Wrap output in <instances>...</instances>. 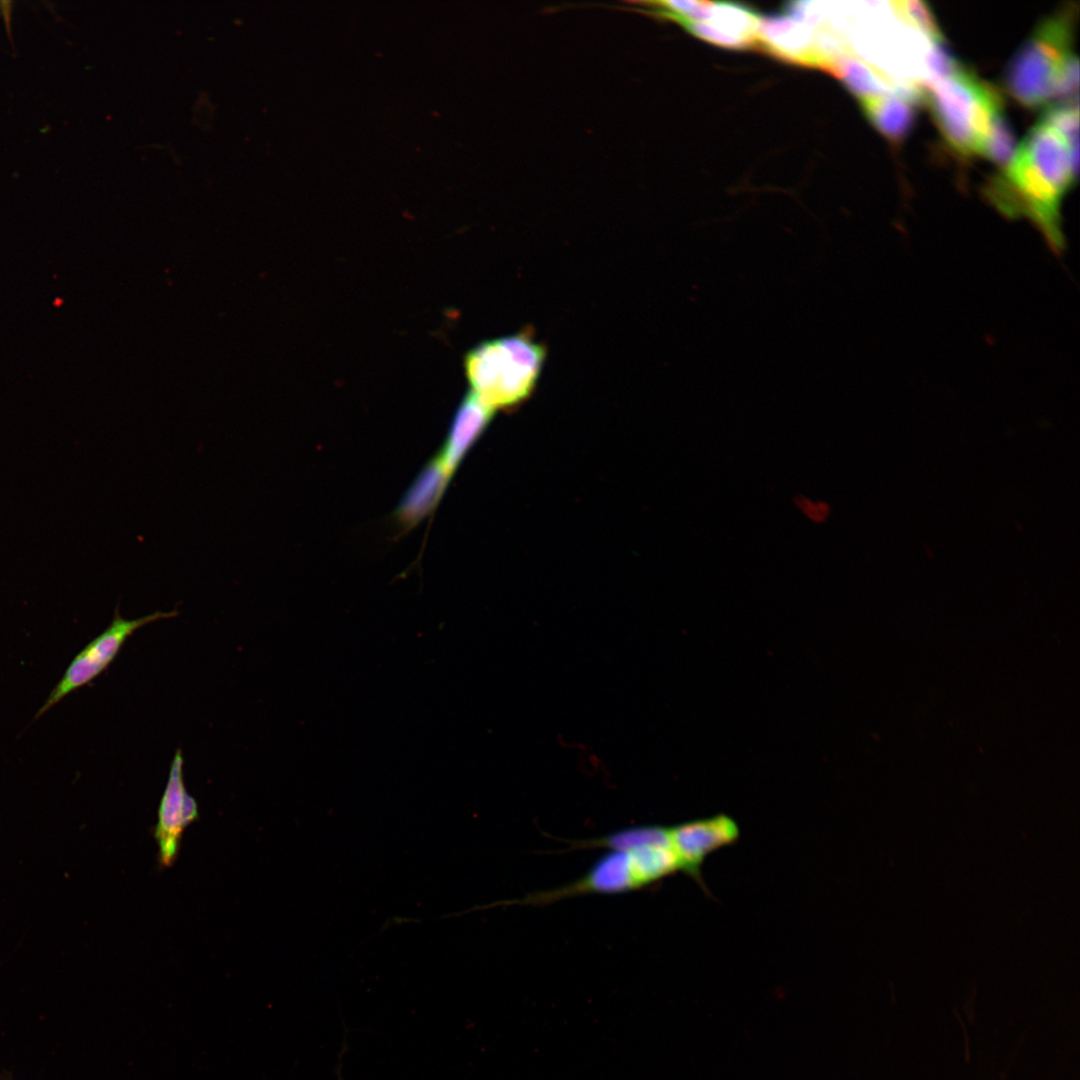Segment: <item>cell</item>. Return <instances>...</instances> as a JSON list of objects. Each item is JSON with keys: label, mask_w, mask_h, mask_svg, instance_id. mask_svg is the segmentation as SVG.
<instances>
[{"label": "cell", "mask_w": 1080, "mask_h": 1080, "mask_svg": "<svg viewBox=\"0 0 1080 1080\" xmlns=\"http://www.w3.org/2000/svg\"><path fill=\"white\" fill-rule=\"evenodd\" d=\"M1015 153V137L1002 112L993 121L984 155L1004 168Z\"/></svg>", "instance_id": "cell-16"}, {"label": "cell", "mask_w": 1080, "mask_h": 1080, "mask_svg": "<svg viewBox=\"0 0 1080 1080\" xmlns=\"http://www.w3.org/2000/svg\"><path fill=\"white\" fill-rule=\"evenodd\" d=\"M178 615L171 612L156 611L137 619H124L118 609L110 625L89 642L70 662L63 676L50 692L34 720L48 712L62 699L79 688L89 684L104 672L114 661L128 638L141 627Z\"/></svg>", "instance_id": "cell-6"}, {"label": "cell", "mask_w": 1080, "mask_h": 1080, "mask_svg": "<svg viewBox=\"0 0 1080 1080\" xmlns=\"http://www.w3.org/2000/svg\"><path fill=\"white\" fill-rule=\"evenodd\" d=\"M757 43L791 64L820 68L823 61L817 29L784 13L760 19Z\"/></svg>", "instance_id": "cell-9"}, {"label": "cell", "mask_w": 1080, "mask_h": 1080, "mask_svg": "<svg viewBox=\"0 0 1080 1080\" xmlns=\"http://www.w3.org/2000/svg\"><path fill=\"white\" fill-rule=\"evenodd\" d=\"M1042 121L1054 128L1067 142L1072 160L1078 166L1079 157V109L1078 103L1054 105L1043 115Z\"/></svg>", "instance_id": "cell-14"}, {"label": "cell", "mask_w": 1080, "mask_h": 1080, "mask_svg": "<svg viewBox=\"0 0 1080 1080\" xmlns=\"http://www.w3.org/2000/svg\"><path fill=\"white\" fill-rule=\"evenodd\" d=\"M1077 172L1067 142L1041 120L1025 136L1003 173L988 185L986 194L1002 214L1029 219L1050 249L1061 253L1065 247L1061 202Z\"/></svg>", "instance_id": "cell-1"}, {"label": "cell", "mask_w": 1080, "mask_h": 1080, "mask_svg": "<svg viewBox=\"0 0 1080 1080\" xmlns=\"http://www.w3.org/2000/svg\"><path fill=\"white\" fill-rule=\"evenodd\" d=\"M494 413L495 409L471 390L465 394L457 407L445 442L436 455L451 477L485 431Z\"/></svg>", "instance_id": "cell-10"}, {"label": "cell", "mask_w": 1080, "mask_h": 1080, "mask_svg": "<svg viewBox=\"0 0 1080 1080\" xmlns=\"http://www.w3.org/2000/svg\"><path fill=\"white\" fill-rule=\"evenodd\" d=\"M668 827L681 872L697 881L701 880L700 871L705 859L734 843L740 835L735 820L724 814Z\"/></svg>", "instance_id": "cell-8"}, {"label": "cell", "mask_w": 1080, "mask_h": 1080, "mask_svg": "<svg viewBox=\"0 0 1080 1080\" xmlns=\"http://www.w3.org/2000/svg\"><path fill=\"white\" fill-rule=\"evenodd\" d=\"M451 476L437 456L419 473L402 498L396 517L405 528H411L430 514L439 503Z\"/></svg>", "instance_id": "cell-11"}, {"label": "cell", "mask_w": 1080, "mask_h": 1080, "mask_svg": "<svg viewBox=\"0 0 1080 1080\" xmlns=\"http://www.w3.org/2000/svg\"><path fill=\"white\" fill-rule=\"evenodd\" d=\"M918 93L899 91L864 100L863 111L872 124L887 138L898 141L911 130L915 120L914 101Z\"/></svg>", "instance_id": "cell-12"}, {"label": "cell", "mask_w": 1080, "mask_h": 1080, "mask_svg": "<svg viewBox=\"0 0 1080 1080\" xmlns=\"http://www.w3.org/2000/svg\"><path fill=\"white\" fill-rule=\"evenodd\" d=\"M1072 9L1044 19L1010 60L1005 85L1020 104L1036 108L1057 95L1072 54Z\"/></svg>", "instance_id": "cell-5"}, {"label": "cell", "mask_w": 1080, "mask_h": 1080, "mask_svg": "<svg viewBox=\"0 0 1080 1080\" xmlns=\"http://www.w3.org/2000/svg\"><path fill=\"white\" fill-rule=\"evenodd\" d=\"M822 69L841 80L860 102L891 92L887 77L846 49L832 54Z\"/></svg>", "instance_id": "cell-13"}, {"label": "cell", "mask_w": 1080, "mask_h": 1080, "mask_svg": "<svg viewBox=\"0 0 1080 1080\" xmlns=\"http://www.w3.org/2000/svg\"><path fill=\"white\" fill-rule=\"evenodd\" d=\"M546 357L545 346L528 330L489 339L464 356L471 391L494 408H511L534 391Z\"/></svg>", "instance_id": "cell-2"}, {"label": "cell", "mask_w": 1080, "mask_h": 1080, "mask_svg": "<svg viewBox=\"0 0 1080 1080\" xmlns=\"http://www.w3.org/2000/svg\"><path fill=\"white\" fill-rule=\"evenodd\" d=\"M183 755L178 749L172 759L168 780L160 800L154 837L159 849V863L171 866L179 852L185 828L199 817L198 805L184 784Z\"/></svg>", "instance_id": "cell-7"}, {"label": "cell", "mask_w": 1080, "mask_h": 1080, "mask_svg": "<svg viewBox=\"0 0 1080 1080\" xmlns=\"http://www.w3.org/2000/svg\"><path fill=\"white\" fill-rule=\"evenodd\" d=\"M928 62L931 71L936 76V79L943 78L953 73L961 66L960 63L945 48L943 41L933 43L932 50L928 57Z\"/></svg>", "instance_id": "cell-17"}, {"label": "cell", "mask_w": 1080, "mask_h": 1080, "mask_svg": "<svg viewBox=\"0 0 1080 1080\" xmlns=\"http://www.w3.org/2000/svg\"><path fill=\"white\" fill-rule=\"evenodd\" d=\"M896 13L907 23L913 25L931 41L942 42L943 35L936 22L935 16L928 5L918 0H896L891 2Z\"/></svg>", "instance_id": "cell-15"}, {"label": "cell", "mask_w": 1080, "mask_h": 1080, "mask_svg": "<svg viewBox=\"0 0 1080 1080\" xmlns=\"http://www.w3.org/2000/svg\"><path fill=\"white\" fill-rule=\"evenodd\" d=\"M946 142L962 155H984L994 119L1002 112L997 91L960 66L925 93Z\"/></svg>", "instance_id": "cell-4"}, {"label": "cell", "mask_w": 1080, "mask_h": 1080, "mask_svg": "<svg viewBox=\"0 0 1080 1080\" xmlns=\"http://www.w3.org/2000/svg\"><path fill=\"white\" fill-rule=\"evenodd\" d=\"M676 872H680V863L669 838L655 835L629 847L609 850L576 881L511 903L545 905L581 895L624 893Z\"/></svg>", "instance_id": "cell-3"}]
</instances>
